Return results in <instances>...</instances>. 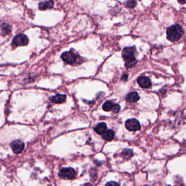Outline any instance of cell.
Listing matches in <instances>:
<instances>
[{
  "label": "cell",
  "mask_w": 186,
  "mask_h": 186,
  "mask_svg": "<svg viewBox=\"0 0 186 186\" xmlns=\"http://www.w3.org/2000/svg\"><path fill=\"white\" fill-rule=\"evenodd\" d=\"M62 60L67 64H72L76 62V56L71 51L63 53L61 55Z\"/></svg>",
  "instance_id": "obj_4"
},
{
  "label": "cell",
  "mask_w": 186,
  "mask_h": 186,
  "mask_svg": "<svg viewBox=\"0 0 186 186\" xmlns=\"http://www.w3.org/2000/svg\"><path fill=\"white\" fill-rule=\"evenodd\" d=\"M137 83L140 87L147 89L151 86V81L149 78L145 76H142L137 79Z\"/></svg>",
  "instance_id": "obj_8"
},
{
  "label": "cell",
  "mask_w": 186,
  "mask_h": 186,
  "mask_svg": "<svg viewBox=\"0 0 186 186\" xmlns=\"http://www.w3.org/2000/svg\"><path fill=\"white\" fill-rule=\"evenodd\" d=\"M125 6L128 8H134L137 5V1L136 0H127L125 2Z\"/></svg>",
  "instance_id": "obj_17"
},
{
  "label": "cell",
  "mask_w": 186,
  "mask_h": 186,
  "mask_svg": "<svg viewBox=\"0 0 186 186\" xmlns=\"http://www.w3.org/2000/svg\"><path fill=\"white\" fill-rule=\"evenodd\" d=\"M136 49L134 47H126L122 50V56L125 61V66L127 68L133 67L137 61L135 58Z\"/></svg>",
  "instance_id": "obj_1"
},
{
  "label": "cell",
  "mask_w": 186,
  "mask_h": 186,
  "mask_svg": "<svg viewBox=\"0 0 186 186\" xmlns=\"http://www.w3.org/2000/svg\"><path fill=\"white\" fill-rule=\"evenodd\" d=\"M177 1L181 5H184L186 3V0H177Z\"/></svg>",
  "instance_id": "obj_21"
},
{
  "label": "cell",
  "mask_w": 186,
  "mask_h": 186,
  "mask_svg": "<svg viewBox=\"0 0 186 186\" xmlns=\"http://www.w3.org/2000/svg\"><path fill=\"white\" fill-rule=\"evenodd\" d=\"M58 175L63 179H73L74 177H75L76 172L72 168H63L60 170Z\"/></svg>",
  "instance_id": "obj_3"
},
{
  "label": "cell",
  "mask_w": 186,
  "mask_h": 186,
  "mask_svg": "<svg viewBox=\"0 0 186 186\" xmlns=\"http://www.w3.org/2000/svg\"><path fill=\"white\" fill-rule=\"evenodd\" d=\"M10 147L13 151L15 154H19L23 151L25 147V144L23 141L20 140H15L12 141Z\"/></svg>",
  "instance_id": "obj_6"
},
{
  "label": "cell",
  "mask_w": 186,
  "mask_h": 186,
  "mask_svg": "<svg viewBox=\"0 0 186 186\" xmlns=\"http://www.w3.org/2000/svg\"><path fill=\"white\" fill-rule=\"evenodd\" d=\"M94 129L97 133L102 134L107 129V125L105 122H101L94 127Z\"/></svg>",
  "instance_id": "obj_13"
},
{
  "label": "cell",
  "mask_w": 186,
  "mask_h": 186,
  "mask_svg": "<svg viewBox=\"0 0 186 186\" xmlns=\"http://www.w3.org/2000/svg\"><path fill=\"white\" fill-rule=\"evenodd\" d=\"M140 97L138 95V93L136 92H132L130 93L127 95L126 99L129 103H136L139 100Z\"/></svg>",
  "instance_id": "obj_10"
},
{
  "label": "cell",
  "mask_w": 186,
  "mask_h": 186,
  "mask_svg": "<svg viewBox=\"0 0 186 186\" xmlns=\"http://www.w3.org/2000/svg\"><path fill=\"white\" fill-rule=\"evenodd\" d=\"M120 110V106L118 104H114L112 111L114 113H118Z\"/></svg>",
  "instance_id": "obj_18"
},
{
  "label": "cell",
  "mask_w": 186,
  "mask_h": 186,
  "mask_svg": "<svg viewBox=\"0 0 186 186\" xmlns=\"http://www.w3.org/2000/svg\"><path fill=\"white\" fill-rule=\"evenodd\" d=\"M54 6V2L53 0H45L43 2L39 3V8L40 10H46L47 9H51L53 8Z\"/></svg>",
  "instance_id": "obj_9"
},
{
  "label": "cell",
  "mask_w": 186,
  "mask_h": 186,
  "mask_svg": "<svg viewBox=\"0 0 186 186\" xmlns=\"http://www.w3.org/2000/svg\"><path fill=\"white\" fill-rule=\"evenodd\" d=\"M1 28L3 33H4V34L6 35H7L11 32V28L8 24H2L1 26Z\"/></svg>",
  "instance_id": "obj_15"
},
{
  "label": "cell",
  "mask_w": 186,
  "mask_h": 186,
  "mask_svg": "<svg viewBox=\"0 0 186 186\" xmlns=\"http://www.w3.org/2000/svg\"><path fill=\"white\" fill-rule=\"evenodd\" d=\"M67 96L65 94H58L56 96H53L51 100L55 103H62L65 101Z\"/></svg>",
  "instance_id": "obj_12"
},
{
  "label": "cell",
  "mask_w": 186,
  "mask_h": 186,
  "mask_svg": "<svg viewBox=\"0 0 186 186\" xmlns=\"http://www.w3.org/2000/svg\"><path fill=\"white\" fill-rule=\"evenodd\" d=\"M125 127L129 131H139L140 129V124L137 119H127L125 123Z\"/></svg>",
  "instance_id": "obj_5"
},
{
  "label": "cell",
  "mask_w": 186,
  "mask_h": 186,
  "mask_svg": "<svg viewBox=\"0 0 186 186\" xmlns=\"http://www.w3.org/2000/svg\"><path fill=\"white\" fill-rule=\"evenodd\" d=\"M102 138L103 139L107 141H110L114 139V131L109 129V130H106L102 134Z\"/></svg>",
  "instance_id": "obj_11"
},
{
  "label": "cell",
  "mask_w": 186,
  "mask_h": 186,
  "mask_svg": "<svg viewBox=\"0 0 186 186\" xmlns=\"http://www.w3.org/2000/svg\"><path fill=\"white\" fill-rule=\"evenodd\" d=\"M13 42L16 46H25L28 43V38L25 35L20 34L14 37Z\"/></svg>",
  "instance_id": "obj_7"
},
{
  "label": "cell",
  "mask_w": 186,
  "mask_h": 186,
  "mask_svg": "<svg viewBox=\"0 0 186 186\" xmlns=\"http://www.w3.org/2000/svg\"><path fill=\"white\" fill-rule=\"evenodd\" d=\"M184 34L183 29L179 24L171 26L167 31V38L171 41H179L182 37Z\"/></svg>",
  "instance_id": "obj_2"
},
{
  "label": "cell",
  "mask_w": 186,
  "mask_h": 186,
  "mask_svg": "<svg viewBox=\"0 0 186 186\" xmlns=\"http://www.w3.org/2000/svg\"><path fill=\"white\" fill-rule=\"evenodd\" d=\"M114 104L110 101H107L105 102L102 106V109L105 111H110L112 110Z\"/></svg>",
  "instance_id": "obj_16"
},
{
  "label": "cell",
  "mask_w": 186,
  "mask_h": 186,
  "mask_svg": "<svg viewBox=\"0 0 186 186\" xmlns=\"http://www.w3.org/2000/svg\"><path fill=\"white\" fill-rule=\"evenodd\" d=\"M122 156L125 159H129L133 155V152L131 149H125L122 152Z\"/></svg>",
  "instance_id": "obj_14"
},
{
  "label": "cell",
  "mask_w": 186,
  "mask_h": 186,
  "mask_svg": "<svg viewBox=\"0 0 186 186\" xmlns=\"http://www.w3.org/2000/svg\"><path fill=\"white\" fill-rule=\"evenodd\" d=\"M127 79H128V76L127 74H124L122 76V80L125 81H126L127 80Z\"/></svg>",
  "instance_id": "obj_20"
},
{
  "label": "cell",
  "mask_w": 186,
  "mask_h": 186,
  "mask_svg": "<svg viewBox=\"0 0 186 186\" xmlns=\"http://www.w3.org/2000/svg\"><path fill=\"white\" fill-rule=\"evenodd\" d=\"M119 184H118L117 182H115L112 181V182H109L108 183H107L106 184V185L107 186H108V185H119Z\"/></svg>",
  "instance_id": "obj_19"
}]
</instances>
